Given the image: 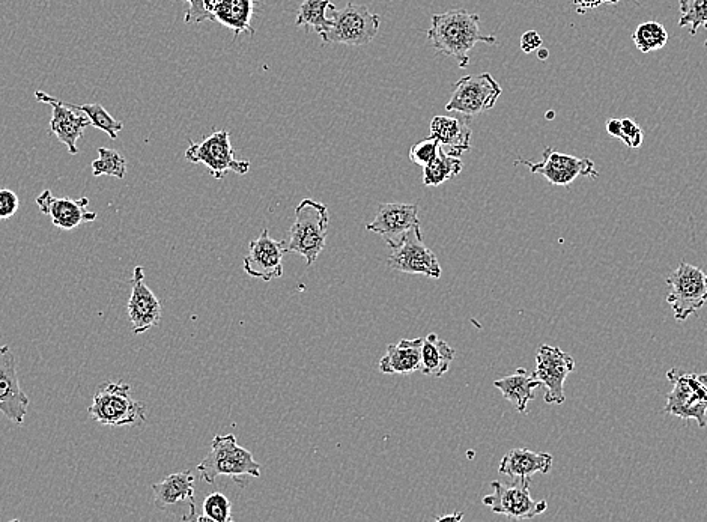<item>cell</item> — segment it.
Returning a JSON list of instances; mask_svg holds the SVG:
<instances>
[{
	"label": "cell",
	"mask_w": 707,
	"mask_h": 522,
	"mask_svg": "<svg viewBox=\"0 0 707 522\" xmlns=\"http://www.w3.org/2000/svg\"><path fill=\"white\" fill-rule=\"evenodd\" d=\"M479 22V14H471L465 10L435 14L431 19V29L426 31V37L435 52L455 58L459 68H467L470 64V52L476 44H497V38L482 34Z\"/></svg>",
	"instance_id": "cell-1"
},
{
	"label": "cell",
	"mask_w": 707,
	"mask_h": 522,
	"mask_svg": "<svg viewBox=\"0 0 707 522\" xmlns=\"http://www.w3.org/2000/svg\"><path fill=\"white\" fill-rule=\"evenodd\" d=\"M328 226V208L313 199H303L295 208V222L289 231L286 250L303 256L310 267L324 250Z\"/></svg>",
	"instance_id": "cell-2"
},
{
	"label": "cell",
	"mask_w": 707,
	"mask_h": 522,
	"mask_svg": "<svg viewBox=\"0 0 707 522\" xmlns=\"http://www.w3.org/2000/svg\"><path fill=\"white\" fill-rule=\"evenodd\" d=\"M202 480L216 482L217 477L228 476L243 483L240 477L261 476V465L255 461L252 453L238 446L235 435H217L211 443V450L198 465Z\"/></svg>",
	"instance_id": "cell-3"
},
{
	"label": "cell",
	"mask_w": 707,
	"mask_h": 522,
	"mask_svg": "<svg viewBox=\"0 0 707 522\" xmlns=\"http://www.w3.org/2000/svg\"><path fill=\"white\" fill-rule=\"evenodd\" d=\"M94 422L110 428L139 426L146 420V405L131 398L125 383H104L98 387L88 410Z\"/></svg>",
	"instance_id": "cell-4"
},
{
	"label": "cell",
	"mask_w": 707,
	"mask_h": 522,
	"mask_svg": "<svg viewBox=\"0 0 707 522\" xmlns=\"http://www.w3.org/2000/svg\"><path fill=\"white\" fill-rule=\"evenodd\" d=\"M327 16L333 22V26L330 31L321 35L324 43L366 46L377 37L380 31V16L352 2L346 4L342 10H337L333 4H330Z\"/></svg>",
	"instance_id": "cell-5"
},
{
	"label": "cell",
	"mask_w": 707,
	"mask_h": 522,
	"mask_svg": "<svg viewBox=\"0 0 707 522\" xmlns=\"http://www.w3.org/2000/svg\"><path fill=\"white\" fill-rule=\"evenodd\" d=\"M667 378L673 383V390L668 395L665 413L685 420H697L700 428H706L707 374H686L671 369Z\"/></svg>",
	"instance_id": "cell-6"
},
{
	"label": "cell",
	"mask_w": 707,
	"mask_h": 522,
	"mask_svg": "<svg viewBox=\"0 0 707 522\" xmlns=\"http://www.w3.org/2000/svg\"><path fill=\"white\" fill-rule=\"evenodd\" d=\"M667 285V303L673 307L677 321H686L707 303V274L688 262H680L667 277Z\"/></svg>",
	"instance_id": "cell-7"
},
{
	"label": "cell",
	"mask_w": 707,
	"mask_h": 522,
	"mask_svg": "<svg viewBox=\"0 0 707 522\" xmlns=\"http://www.w3.org/2000/svg\"><path fill=\"white\" fill-rule=\"evenodd\" d=\"M186 160L193 164H204L216 180H223L228 172L246 175L250 170V161L235 158L231 136L226 130L214 131L202 142H190Z\"/></svg>",
	"instance_id": "cell-8"
},
{
	"label": "cell",
	"mask_w": 707,
	"mask_h": 522,
	"mask_svg": "<svg viewBox=\"0 0 707 522\" xmlns=\"http://www.w3.org/2000/svg\"><path fill=\"white\" fill-rule=\"evenodd\" d=\"M494 492L483 497V504L510 519H533L547 510L545 500L535 501L530 494V479L519 477L515 483L492 482Z\"/></svg>",
	"instance_id": "cell-9"
},
{
	"label": "cell",
	"mask_w": 707,
	"mask_h": 522,
	"mask_svg": "<svg viewBox=\"0 0 707 522\" xmlns=\"http://www.w3.org/2000/svg\"><path fill=\"white\" fill-rule=\"evenodd\" d=\"M500 83L489 73L462 77L455 83L452 98L446 104L447 112H458L465 116L480 115L491 110L500 98Z\"/></svg>",
	"instance_id": "cell-10"
},
{
	"label": "cell",
	"mask_w": 707,
	"mask_h": 522,
	"mask_svg": "<svg viewBox=\"0 0 707 522\" xmlns=\"http://www.w3.org/2000/svg\"><path fill=\"white\" fill-rule=\"evenodd\" d=\"M389 267L407 274H422L429 279H440L441 265L437 256L426 247L420 225L414 226L392 247Z\"/></svg>",
	"instance_id": "cell-11"
},
{
	"label": "cell",
	"mask_w": 707,
	"mask_h": 522,
	"mask_svg": "<svg viewBox=\"0 0 707 522\" xmlns=\"http://www.w3.org/2000/svg\"><path fill=\"white\" fill-rule=\"evenodd\" d=\"M575 371V360L557 346L542 345L536 354L533 377L545 387L547 404H565V381Z\"/></svg>",
	"instance_id": "cell-12"
},
{
	"label": "cell",
	"mask_w": 707,
	"mask_h": 522,
	"mask_svg": "<svg viewBox=\"0 0 707 522\" xmlns=\"http://www.w3.org/2000/svg\"><path fill=\"white\" fill-rule=\"evenodd\" d=\"M515 164H524L532 173H539L553 186L568 187L578 177H598L595 163L590 158H577L574 155L562 154L554 148H545L544 161L519 160Z\"/></svg>",
	"instance_id": "cell-13"
},
{
	"label": "cell",
	"mask_w": 707,
	"mask_h": 522,
	"mask_svg": "<svg viewBox=\"0 0 707 522\" xmlns=\"http://www.w3.org/2000/svg\"><path fill=\"white\" fill-rule=\"evenodd\" d=\"M29 410V398L20 386L16 356L10 345H0V413L23 425Z\"/></svg>",
	"instance_id": "cell-14"
},
{
	"label": "cell",
	"mask_w": 707,
	"mask_h": 522,
	"mask_svg": "<svg viewBox=\"0 0 707 522\" xmlns=\"http://www.w3.org/2000/svg\"><path fill=\"white\" fill-rule=\"evenodd\" d=\"M286 243L276 241L264 229L259 238L249 244V255L244 258V271L250 277L271 282L283 276V258H285Z\"/></svg>",
	"instance_id": "cell-15"
},
{
	"label": "cell",
	"mask_w": 707,
	"mask_h": 522,
	"mask_svg": "<svg viewBox=\"0 0 707 522\" xmlns=\"http://www.w3.org/2000/svg\"><path fill=\"white\" fill-rule=\"evenodd\" d=\"M131 295L127 304L128 319L134 334L146 333L161 321V303L145 283V271L137 265L131 277Z\"/></svg>",
	"instance_id": "cell-16"
},
{
	"label": "cell",
	"mask_w": 707,
	"mask_h": 522,
	"mask_svg": "<svg viewBox=\"0 0 707 522\" xmlns=\"http://www.w3.org/2000/svg\"><path fill=\"white\" fill-rule=\"evenodd\" d=\"M35 202L41 213L62 231H73L98 217L97 213L88 210L89 199L86 196L74 201L71 198H56L52 190H44Z\"/></svg>",
	"instance_id": "cell-17"
},
{
	"label": "cell",
	"mask_w": 707,
	"mask_h": 522,
	"mask_svg": "<svg viewBox=\"0 0 707 522\" xmlns=\"http://www.w3.org/2000/svg\"><path fill=\"white\" fill-rule=\"evenodd\" d=\"M35 98L40 103L50 104L53 107L52 121H50V133L58 137L59 142L64 143L71 155L79 154L77 149V140L83 136V131L86 130L89 122L88 116L76 113L71 104L65 101L58 100L52 95L46 94L43 91L35 92Z\"/></svg>",
	"instance_id": "cell-18"
},
{
	"label": "cell",
	"mask_w": 707,
	"mask_h": 522,
	"mask_svg": "<svg viewBox=\"0 0 707 522\" xmlns=\"http://www.w3.org/2000/svg\"><path fill=\"white\" fill-rule=\"evenodd\" d=\"M420 225L419 207L407 204H381L374 222L366 226L369 232L381 235L389 247L395 246L414 226Z\"/></svg>",
	"instance_id": "cell-19"
},
{
	"label": "cell",
	"mask_w": 707,
	"mask_h": 522,
	"mask_svg": "<svg viewBox=\"0 0 707 522\" xmlns=\"http://www.w3.org/2000/svg\"><path fill=\"white\" fill-rule=\"evenodd\" d=\"M152 492L157 509L166 510L176 504L187 503L195 513V476L190 470L170 474L161 482L154 483Z\"/></svg>",
	"instance_id": "cell-20"
},
{
	"label": "cell",
	"mask_w": 707,
	"mask_h": 522,
	"mask_svg": "<svg viewBox=\"0 0 707 522\" xmlns=\"http://www.w3.org/2000/svg\"><path fill=\"white\" fill-rule=\"evenodd\" d=\"M471 134L473 131L465 119L438 115L431 121V136L429 137L438 140L441 148L447 154L461 157L464 152L471 149Z\"/></svg>",
	"instance_id": "cell-21"
},
{
	"label": "cell",
	"mask_w": 707,
	"mask_h": 522,
	"mask_svg": "<svg viewBox=\"0 0 707 522\" xmlns=\"http://www.w3.org/2000/svg\"><path fill=\"white\" fill-rule=\"evenodd\" d=\"M423 337L420 339H404L396 345L387 346V353L380 360V371L383 374H413L422 366Z\"/></svg>",
	"instance_id": "cell-22"
},
{
	"label": "cell",
	"mask_w": 707,
	"mask_h": 522,
	"mask_svg": "<svg viewBox=\"0 0 707 522\" xmlns=\"http://www.w3.org/2000/svg\"><path fill=\"white\" fill-rule=\"evenodd\" d=\"M553 468V456L545 452L528 449H513L501 459L498 471L504 476L532 477L533 474H548Z\"/></svg>",
	"instance_id": "cell-23"
},
{
	"label": "cell",
	"mask_w": 707,
	"mask_h": 522,
	"mask_svg": "<svg viewBox=\"0 0 707 522\" xmlns=\"http://www.w3.org/2000/svg\"><path fill=\"white\" fill-rule=\"evenodd\" d=\"M255 0H220L214 11V22L234 32L235 38L243 32L255 35L252 20L255 17Z\"/></svg>",
	"instance_id": "cell-24"
},
{
	"label": "cell",
	"mask_w": 707,
	"mask_h": 522,
	"mask_svg": "<svg viewBox=\"0 0 707 522\" xmlns=\"http://www.w3.org/2000/svg\"><path fill=\"white\" fill-rule=\"evenodd\" d=\"M494 386L500 390L504 399L515 405L519 413L527 414L528 402L535 399V390L541 387V383L525 369H518L515 374L495 381Z\"/></svg>",
	"instance_id": "cell-25"
},
{
	"label": "cell",
	"mask_w": 707,
	"mask_h": 522,
	"mask_svg": "<svg viewBox=\"0 0 707 522\" xmlns=\"http://www.w3.org/2000/svg\"><path fill=\"white\" fill-rule=\"evenodd\" d=\"M455 359V350L435 333L423 337L422 366L420 372L428 377L440 378L449 371Z\"/></svg>",
	"instance_id": "cell-26"
},
{
	"label": "cell",
	"mask_w": 707,
	"mask_h": 522,
	"mask_svg": "<svg viewBox=\"0 0 707 522\" xmlns=\"http://www.w3.org/2000/svg\"><path fill=\"white\" fill-rule=\"evenodd\" d=\"M464 169L461 158L447 154L440 146L437 157L431 163L423 166V184L426 187H437L446 181L458 177Z\"/></svg>",
	"instance_id": "cell-27"
},
{
	"label": "cell",
	"mask_w": 707,
	"mask_h": 522,
	"mask_svg": "<svg viewBox=\"0 0 707 522\" xmlns=\"http://www.w3.org/2000/svg\"><path fill=\"white\" fill-rule=\"evenodd\" d=\"M330 4V0H304L298 10L295 26L306 28V31L312 29L319 35L330 31L333 26V22L327 16Z\"/></svg>",
	"instance_id": "cell-28"
},
{
	"label": "cell",
	"mask_w": 707,
	"mask_h": 522,
	"mask_svg": "<svg viewBox=\"0 0 707 522\" xmlns=\"http://www.w3.org/2000/svg\"><path fill=\"white\" fill-rule=\"evenodd\" d=\"M632 41L641 53H652L665 47L668 43V32L661 23H641L632 34Z\"/></svg>",
	"instance_id": "cell-29"
},
{
	"label": "cell",
	"mask_w": 707,
	"mask_h": 522,
	"mask_svg": "<svg viewBox=\"0 0 707 522\" xmlns=\"http://www.w3.org/2000/svg\"><path fill=\"white\" fill-rule=\"evenodd\" d=\"M92 173L95 177H115L124 180L127 173V160L116 149L98 148V158L92 161Z\"/></svg>",
	"instance_id": "cell-30"
},
{
	"label": "cell",
	"mask_w": 707,
	"mask_h": 522,
	"mask_svg": "<svg viewBox=\"0 0 707 522\" xmlns=\"http://www.w3.org/2000/svg\"><path fill=\"white\" fill-rule=\"evenodd\" d=\"M71 106H73V104H71ZM73 107L88 116L92 127L104 131L112 140L118 139V134L121 133L124 124L118 121V119L113 118L101 104H83V106Z\"/></svg>",
	"instance_id": "cell-31"
},
{
	"label": "cell",
	"mask_w": 707,
	"mask_h": 522,
	"mask_svg": "<svg viewBox=\"0 0 707 522\" xmlns=\"http://www.w3.org/2000/svg\"><path fill=\"white\" fill-rule=\"evenodd\" d=\"M679 28L691 26L689 34H697L700 26L707 23V0H680Z\"/></svg>",
	"instance_id": "cell-32"
},
{
	"label": "cell",
	"mask_w": 707,
	"mask_h": 522,
	"mask_svg": "<svg viewBox=\"0 0 707 522\" xmlns=\"http://www.w3.org/2000/svg\"><path fill=\"white\" fill-rule=\"evenodd\" d=\"M204 515L195 518L196 521L232 522V504L222 492H213L205 498Z\"/></svg>",
	"instance_id": "cell-33"
},
{
	"label": "cell",
	"mask_w": 707,
	"mask_h": 522,
	"mask_svg": "<svg viewBox=\"0 0 707 522\" xmlns=\"http://www.w3.org/2000/svg\"><path fill=\"white\" fill-rule=\"evenodd\" d=\"M183 2L189 5L184 22L204 23L208 20L214 22V11L220 0H183Z\"/></svg>",
	"instance_id": "cell-34"
},
{
	"label": "cell",
	"mask_w": 707,
	"mask_h": 522,
	"mask_svg": "<svg viewBox=\"0 0 707 522\" xmlns=\"http://www.w3.org/2000/svg\"><path fill=\"white\" fill-rule=\"evenodd\" d=\"M440 146L438 140L428 137V139L411 146L410 160L413 161L414 164H417V166H426V164L431 163V161L437 157Z\"/></svg>",
	"instance_id": "cell-35"
},
{
	"label": "cell",
	"mask_w": 707,
	"mask_h": 522,
	"mask_svg": "<svg viewBox=\"0 0 707 522\" xmlns=\"http://www.w3.org/2000/svg\"><path fill=\"white\" fill-rule=\"evenodd\" d=\"M622 140L628 148L638 149L643 145L644 134L640 125L632 119H622Z\"/></svg>",
	"instance_id": "cell-36"
},
{
	"label": "cell",
	"mask_w": 707,
	"mask_h": 522,
	"mask_svg": "<svg viewBox=\"0 0 707 522\" xmlns=\"http://www.w3.org/2000/svg\"><path fill=\"white\" fill-rule=\"evenodd\" d=\"M20 199L10 189H0V220H10L19 211Z\"/></svg>",
	"instance_id": "cell-37"
},
{
	"label": "cell",
	"mask_w": 707,
	"mask_h": 522,
	"mask_svg": "<svg viewBox=\"0 0 707 522\" xmlns=\"http://www.w3.org/2000/svg\"><path fill=\"white\" fill-rule=\"evenodd\" d=\"M542 37L536 31L525 32L521 37V50L524 53H533L542 47Z\"/></svg>",
	"instance_id": "cell-38"
},
{
	"label": "cell",
	"mask_w": 707,
	"mask_h": 522,
	"mask_svg": "<svg viewBox=\"0 0 707 522\" xmlns=\"http://www.w3.org/2000/svg\"><path fill=\"white\" fill-rule=\"evenodd\" d=\"M607 133L614 139H622V119H608Z\"/></svg>",
	"instance_id": "cell-39"
},
{
	"label": "cell",
	"mask_w": 707,
	"mask_h": 522,
	"mask_svg": "<svg viewBox=\"0 0 707 522\" xmlns=\"http://www.w3.org/2000/svg\"><path fill=\"white\" fill-rule=\"evenodd\" d=\"M575 5H577L578 13L583 14L589 10H595V8L601 7L602 0H574Z\"/></svg>",
	"instance_id": "cell-40"
},
{
	"label": "cell",
	"mask_w": 707,
	"mask_h": 522,
	"mask_svg": "<svg viewBox=\"0 0 707 522\" xmlns=\"http://www.w3.org/2000/svg\"><path fill=\"white\" fill-rule=\"evenodd\" d=\"M462 519H464L462 513H455V515L438 516L437 521H462Z\"/></svg>",
	"instance_id": "cell-41"
},
{
	"label": "cell",
	"mask_w": 707,
	"mask_h": 522,
	"mask_svg": "<svg viewBox=\"0 0 707 522\" xmlns=\"http://www.w3.org/2000/svg\"><path fill=\"white\" fill-rule=\"evenodd\" d=\"M548 56H550V52H548L547 49H538V58L542 59V61H545V59H548Z\"/></svg>",
	"instance_id": "cell-42"
},
{
	"label": "cell",
	"mask_w": 707,
	"mask_h": 522,
	"mask_svg": "<svg viewBox=\"0 0 707 522\" xmlns=\"http://www.w3.org/2000/svg\"><path fill=\"white\" fill-rule=\"evenodd\" d=\"M620 0H602V4H617Z\"/></svg>",
	"instance_id": "cell-43"
},
{
	"label": "cell",
	"mask_w": 707,
	"mask_h": 522,
	"mask_svg": "<svg viewBox=\"0 0 707 522\" xmlns=\"http://www.w3.org/2000/svg\"><path fill=\"white\" fill-rule=\"evenodd\" d=\"M706 29H707V23H706ZM704 46L707 47V40H706V43H704Z\"/></svg>",
	"instance_id": "cell-44"
}]
</instances>
